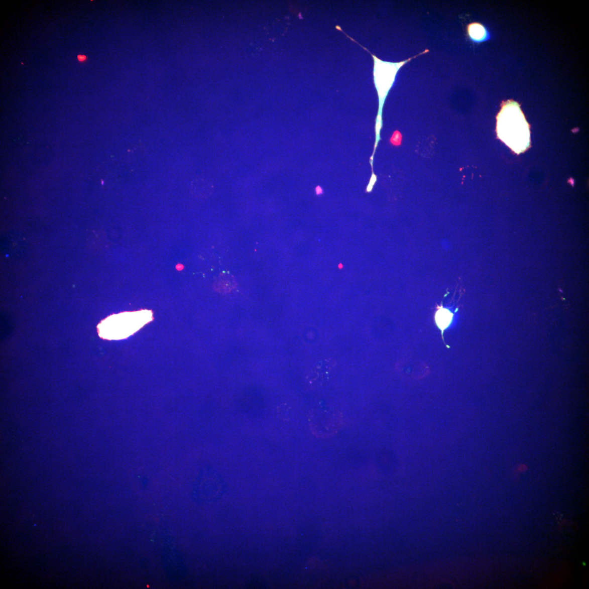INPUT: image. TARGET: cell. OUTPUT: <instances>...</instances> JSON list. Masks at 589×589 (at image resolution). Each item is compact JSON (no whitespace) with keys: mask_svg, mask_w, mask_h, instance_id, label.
Instances as JSON below:
<instances>
[{"mask_svg":"<svg viewBox=\"0 0 589 589\" xmlns=\"http://www.w3.org/2000/svg\"><path fill=\"white\" fill-rule=\"evenodd\" d=\"M497 119V131L500 140L517 154L529 148L530 127L518 103L512 100L505 102Z\"/></svg>","mask_w":589,"mask_h":589,"instance_id":"1","label":"cell"},{"mask_svg":"<svg viewBox=\"0 0 589 589\" xmlns=\"http://www.w3.org/2000/svg\"><path fill=\"white\" fill-rule=\"evenodd\" d=\"M152 319L147 310L113 315L98 325L99 334L107 339H120L129 336Z\"/></svg>","mask_w":589,"mask_h":589,"instance_id":"2","label":"cell"},{"mask_svg":"<svg viewBox=\"0 0 589 589\" xmlns=\"http://www.w3.org/2000/svg\"><path fill=\"white\" fill-rule=\"evenodd\" d=\"M454 314L450 310L442 306L438 307L435 314V321L437 326L441 331L442 335L447 328L451 326L453 320Z\"/></svg>","mask_w":589,"mask_h":589,"instance_id":"3","label":"cell"},{"mask_svg":"<svg viewBox=\"0 0 589 589\" xmlns=\"http://www.w3.org/2000/svg\"><path fill=\"white\" fill-rule=\"evenodd\" d=\"M237 286L235 278L230 274L221 275L216 284V289L219 293L227 294L235 289Z\"/></svg>","mask_w":589,"mask_h":589,"instance_id":"4","label":"cell"},{"mask_svg":"<svg viewBox=\"0 0 589 589\" xmlns=\"http://www.w3.org/2000/svg\"><path fill=\"white\" fill-rule=\"evenodd\" d=\"M467 33L470 39L476 42H481L486 40L487 31L482 24L474 23L467 26Z\"/></svg>","mask_w":589,"mask_h":589,"instance_id":"5","label":"cell"},{"mask_svg":"<svg viewBox=\"0 0 589 589\" xmlns=\"http://www.w3.org/2000/svg\"><path fill=\"white\" fill-rule=\"evenodd\" d=\"M316 194H317V195H320L322 193V189H321V188L320 186L316 187Z\"/></svg>","mask_w":589,"mask_h":589,"instance_id":"6","label":"cell"},{"mask_svg":"<svg viewBox=\"0 0 589 589\" xmlns=\"http://www.w3.org/2000/svg\"><path fill=\"white\" fill-rule=\"evenodd\" d=\"M86 58V56L84 55H80L78 56V59L80 61H83L85 60Z\"/></svg>","mask_w":589,"mask_h":589,"instance_id":"7","label":"cell"}]
</instances>
